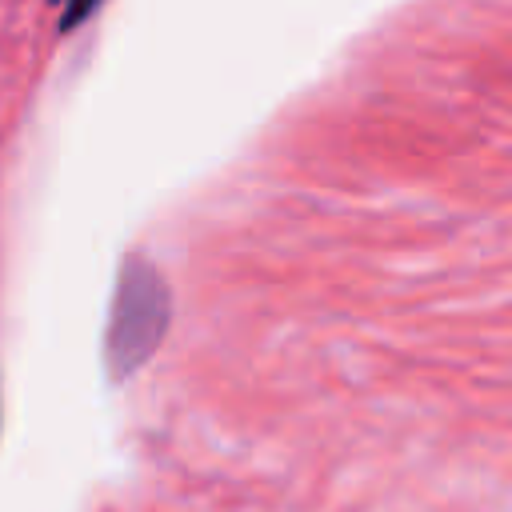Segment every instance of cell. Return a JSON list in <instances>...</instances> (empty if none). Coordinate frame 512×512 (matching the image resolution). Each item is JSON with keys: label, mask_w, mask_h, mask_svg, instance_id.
I'll return each instance as SVG.
<instances>
[{"label": "cell", "mask_w": 512, "mask_h": 512, "mask_svg": "<svg viewBox=\"0 0 512 512\" xmlns=\"http://www.w3.org/2000/svg\"><path fill=\"white\" fill-rule=\"evenodd\" d=\"M172 320V292L156 264L144 256H128L116 280L112 316H108V368L116 380L132 376L160 344Z\"/></svg>", "instance_id": "cell-1"}, {"label": "cell", "mask_w": 512, "mask_h": 512, "mask_svg": "<svg viewBox=\"0 0 512 512\" xmlns=\"http://www.w3.org/2000/svg\"><path fill=\"white\" fill-rule=\"evenodd\" d=\"M100 0H68L64 4V16H60V28H76L80 20H88V12L96 8Z\"/></svg>", "instance_id": "cell-2"}]
</instances>
